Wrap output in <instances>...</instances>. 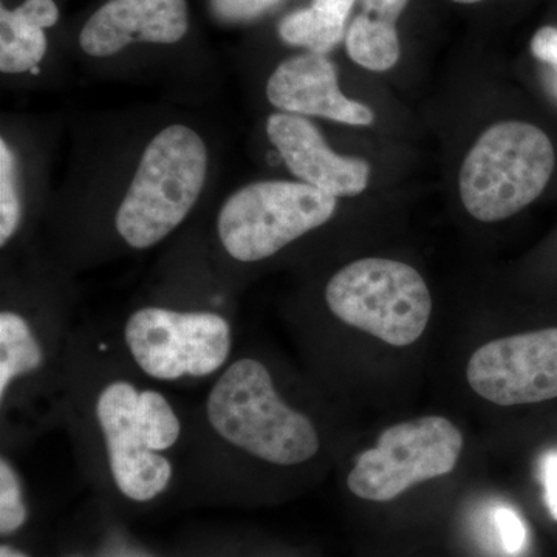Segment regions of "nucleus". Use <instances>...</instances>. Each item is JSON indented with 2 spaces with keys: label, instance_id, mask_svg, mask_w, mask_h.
Instances as JSON below:
<instances>
[{
  "label": "nucleus",
  "instance_id": "obj_16",
  "mask_svg": "<svg viewBox=\"0 0 557 557\" xmlns=\"http://www.w3.org/2000/svg\"><path fill=\"white\" fill-rule=\"evenodd\" d=\"M44 351L30 325L13 311L0 314V398L11 381L40 368Z\"/></svg>",
  "mask_w": 557,
  "mask_h": 557
},
{
  "label": "nucleus",
  "instance_id": "obj_1",
  "mask_svg": "<svg viewBox=\"0 0 557 557\" xmlns=\"http://www.w3.org/2000/svg\"><path fill=\"white\" fill-rule=\"evenodd\" d=\"M207 413L220 437L269 463L295 467L318 454L317 428L282 401L269 369L256 359H239L220 376Z\"/></svg>",
  "mask_w": 557,
  "mask_h": 557
},
{
  "label": "nucleus",
  "instance_id": "obj_10",
  "mask_svg": "<svg viewBox=\"0 0 557 557\" xmlns=\"http://www.w3.org/2000/svg\"><path fill=\"white\" fill-rule=\"evenodd\" d=\"M138 398L134 386L116 381L101 392L97 417L116 486L132 500L149 502L170 485L172 467L166 458L149 448L138 426Z\"/></svg>",
  "mask_w": 557,
  "mask_h": 557
},
{
  "label": "nucleus",
  "instance_id": "obj_17",
  "mask_svg": "<svg viewBox=\"0 0 557 557\" xmlns=\"http://www.w3.org/2000/svg\"><path fill=\"white\" fill-rule=\"evenodd\" d=\"M138 426L152 450H166L180 437V421L168 399L156 391L139 394L137 409Z\"/></svg>",
  "mask_w": 557,
  "mask_h": 557
},
{
  "label": "nucleus",
  "instance_id": "obj_21",
  "mask_svg": "<svg viewBox=\"0 0 557 557\" xmlns=\"http://www.w3.org/2000/svg\"><path fill=\"white\" fill-rule=\"evenodd\" d=\"M493 522L502 549L509 556L520 555L527 547L528 531L519 512L502 505L494 509Z\"/></svg>",
  "mask_w": 557,
  "mask_h": 557
},
{
  "label": "nucleus",
  "instance_id": "obj_22",
  "mask_svg": "<svg viewBox=\"0 0 557 557\" xmlns=\"http://www.w3.org/2000/svg\"><path fill=\"white\" fill-rule=\"evenodd\" d=\"M539 475L544 486V498L549 515L557 520V449H549L542 456Z\"/></svg>",
  "mask_w": 557,
  "mask_h": 557
},
{
  "label": "nucleus",
  "instance_id": "obj_19",
  "mask_svg": "<svg viewBox=\"0 0 557 557\" xmlns=\"http://www.w3.org/2000/svg\"><path fill=\"white\" fill-rule=\"evenodd\" d=\"M285 0H207L212 21L225 27H247L273 13Z\"/></svg>",
  "mask_w": 557,
  "mask_h": 557
},
{
  "label": "nucleus",
  "instance_id": "obj_27",
  "mask_svg": "<svg viewBox=\"0 0 557 557\" xmlns=\"http://www.w3.org/2000/svg\"><path fill=\"white\" fill-rule=\"evenodd\" d=\"M556 69V94H557V65H555Z\"/></svg>",
  "mask_w": 557,
  "mask_h": 557
},
{
  "label": "nucleus",
  "instance_id": "obj_6",
  "mask_svg": "<svg viewBox=\"0 0 557 557\" xmlns=\"http://www.w3.org/2000/svg\"><path fill=\"white\" fill-rule=\"evenodd\" d=\"M463 445V434L448 418L401 421L381 432L375 448L359 454L348 490L362 500H394L417 483L450 474Z\"/></svg>",
  "mask_w": 557,
  "mask_h": 557
},
{
  "label": "nucleus",
  "instance_id": "obj_8",
  "mask_svg": "<svg viewBox=\"0 0 557 557\" xmlns=\"http://www.w3.org/2000/svg\"><path fill=\"white\" fill-rule=\"evenodd\" d=\"M467 379L479 397L497 406L557 398V329L483 344L469 359Z\"/></svg>",
  "mask_w": 557,
  "mask_h": 557
},
{
  "label": "nucleus",
  "instance_id": "obj_15",
  "mask_svg": "<svg viewBox=\"0 0 557 557\" xmlns=\"http://www.w3.org/2000/svg\"><path fill=\"white\" fill-rule=\"evenodd\" d=\"M344 44L348 58L370 72H387L401 57L397 21L372 11L361 10L350 21Z\"/></svg>",
  "mask_w": 557,
  "mask_h": 557
},
{
  "label": "nucleus",
  "instance_id": "obj_11",
  "mask_svg": "<svg viewBox=\"0 0 557 557\" xmlns=\"http://www.w3.org/2000/svg\"><path fill=\"white\" fill-rule=\"evenodd\" d=\"M267 135L299 182L335 197L358 196L368 188V161L333 152L318 127L304 116L274 113L267 121Z\"/></svg>",
  "mask_w": 557,
  "mask_h": 557
},
{
  "label": "nucleus",
  "instance_id": "obj_4",
  "mask_svg": "<svg viewBox=\"0 0 557 557\" xmlns=\"http://www.w3.org/2000/svg\"><path fill=\"white\" fill-rule=\"evenodd\" d=\"M330 311L344 324L394 347H408L423 335L432 299L416 269L398 260H355L325 288Z\"/></svg>",
  "mask_w": 557,
  "mask_h": 557
},
{
  "label": "nucleus",
  "instance_id": "obj_13",
  "mask_svg": "<svg viewBox=\"0 0 557 557\" xmlns=\"http://www.w3.org/2000/svg\"><path fill=\"white\" fill-rule=\"evenodd\" d=\"M61 21L57 0H21L16 5H0V70L2 73L30 72L49 51V30Z\"/></svg>",
  "mask_w": 557,
  "mask_h": 557
},
{
  "label": "nucleus",
  "instance_id": "obj_2",
  "mask_svg": "<svg viewBox=\"0 0 557 557\" xmlns=\"http://www.w3.org/2000/svg\"><path fill=\"white\" fill-rule=\"evenodd\" d=\"M207 170V146L197 132L172 124L157 134L116 212L124 242L145 249L170 236L199 200Z\"/></svg>",
  "mask_w": 557,
  "mask_h": 557
},
{
  "label": "nucleus",
  "instance_id": "obj_5",
  "mask_svg": "<svg viewBox=\"0 0 557 557\" xmlns=\"http://www.w3.org/2000/svg\"><path fill=\"white\" fill-rule=\"evenodd\" d=\"M338 197L302 182L251 183L220 209L218 230L226 252L240 262L276 255L333 218Z\"/></svg>",
  "mask_w": 557,
  "mask_h": 557
},
{
  "label": "nucleus",
  "instance_id": "obj_25",
  "mask_svg": "<svg viewBox=\"0 0 557 557\" xmlns=\"http://www.w3.org/2000/svg\"><path fill=\"white\" fill-rule=\"evenodd\" d=\"M0 557H28L24 553L17 552V549L9 547V545H2L0 548Z\"/></svg>",
  "mask_w": 557,
  "mask_h": 557
},
{
  "label": "nucleus",
  "instance_id": "obj_3",
  "mask_svg": "<svg viewBox=\"0 0 557 557\" xmlns=\"http://www.w3.org/2000/svg\"><path fill=\"white\" fill-rule=\"evenodd\" d=\"M555 163L552 141L539 127L522 121L494 124L461 164L463 207L480 222L511 218L544 193Z\"/></svg>",
  "mask_w": 557,
  "mask_h": 557
},
{
  "label": "nucleus",
  "instance_id": "obj_20",
  "mask_svg": "<svg viewBox=\"0 0 557 557\" xmlns=\"http://www.w3.org/2000/svg\"><path fill=\"white\" fill-rule=\"evenodd\" d=\"M27 507L22 500L20 478L7 461L0 460V533L3 536L14 533L27 520Z\"/></svg>",
  "mask_w": 557,
  "mask_h": 557
},
{
  "label": "nucleus",
  "instance_id": "obj_9",
  "mask_svg": "<svg viewBox=\"0 0 557 557\" xmlns=\"http://www.w3.org/2000/svg\"><path fill=\"white\" fill-rule=\"evenodd\" d=\"M190 25L188 0H106L81 25L78 47L106 60L134 46H178Z\"/></svg>",
  "mask_w": 557,
  "mask_h": 557
},
{
  "label": "nucleus",
  "instance_id": "obj_18",
  "mask_svg": "<svg viewBox=\"0 0 557 557\" xmlns=\"http://www.w3.org/2000/svg\"><path fill=\"white\" fill-rule=\"evenodd\" d=\"M21 222V200L16 186V159L5 139L0 141V245L14 236Z\"/></svg>",
  "mask_w": 557,
  "mask_h": 557
},
{
  "label": "nucleus",
  "instance_id": "obj_7",
  "mask_svg": "<svg viewBox=\"0 0 557 557\" xmlns=\"http://www.w3.org/2000/svg\"><path fill=\"white\" fill-rule=\"evenodd\" d=\"M126 343L139 369L152 379L207 376L228 359L231 329L215 313L148 307L127 321Z\"/></svg>",
  "mask_w": 557,
  "mask_h": 557
},
{
  "label": "nucleus",
  "instance_id": "obj_23",
  "mask_svg": "<svg viewBox=\"0 0 557 557\" xmlns=\"http://www.w3.org/2000/svg\"><path fill=\"white\" fill-rule=\"evenodd\" d=\"M531 51L539 61L555 67L557 65V28H541L531 40Z\"/></svg>",
  "mask_w": 557,
  "mask_h": 557
},
{
  "label": "nucleus",
  "instance_id": "obj_12",
  "mask_svg": "<svg viewBox=\"0 0 557 557\" xmlns=\"http://www.w3.org/2000/svg\"><path fill=\"white\" fill-rule=\"evenodd\" d=\"M267 98L292 115L322 116L348 126H369L375 120L369 106L341 91L338 72L327 54L304 51L282 61L267 83Z\"/></svg>",
  "mask_w": 557,
  "mask_h": 557
},
{
  "label": "nucleus",
  "instance_id": "obj_14",
  "mask_svg": "<svg viewBox=\"0 0 557 557\" xmlns=\"http://www.w3.org/2000/svg\"><path fill=\"white\" fill-rule=\"evenodd\" d=\"M355 2L357 0H311L306 9L292 11L278 21V39L296 49L329 54L346 38Z\"/></svg>",
  "mask_w": 557,
  "mask_h": 557
},
{
  "label": "nucleus",
  "instance_id": "obj_26",
  "mask_svg": "<svg viewBox=\"0 0 557 557\" xmlns=\"http://www.w3.org/2000/svg\"><path fill=\"white\" fill-rule=\"evenodd\" d=\"M450 2L461 3V5H474V3L483 2V0H450Z\"/></svg>",
  "mask_w": 557,
  "mask_h": 557
},
{
  "label": "nucleus",
  "instance_id": "obj_24",
  "mask_svg": "<svg viewBox=\"0 0 557 557\" xmlns=\"http://www.w3.org/2000/svg\"><path fill=\"white\" fill-rule=\"evenodd\" d=\"M409 0H361V10L386 16L388 20L398 21L405 13Z\"/></svg>",
  "mask_w": 557,
  "mask_h": 557
}]
</instances>
